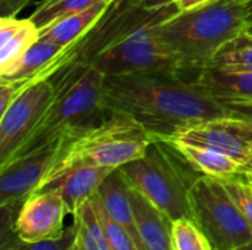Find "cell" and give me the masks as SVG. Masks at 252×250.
<instances>
[{
    "mask_svg": "<svg viewBox=\"0 0 252 250\" xmlns=\"http://www.w3.org/2000/svg\"><path fill=\"white\" fill-rule=\"evenodd\" d=\"M244 112H245V113H251V115H252V106H250L248 109H245Z\"/></svg>",
    "mask_w": 252,
    "mask_h": 250,
    "instance_id": "34",
    "label": "cell"
},
{
    "mask_svg": "<svg viewBox=\"0 0 252 250\" xmlns=\"http://www.w3.org/2000/svg\"><path fill=\"white\" fill-rule=\"evenodd\" d=\"M158 25L137 29L130 37L97 55L90 65L97 68L105 77L151 72L180 74V63L161 40L157 29Z\"/></svg>",
    "mask_w": 252,
    "mask_h": 250,
    "instance_id": "8",
    "label": "cell"
},
{
    "mask_svg": "<svg viewBox=\"0 0 252 250\" xmlns=\"http://www.w3.org/2000/svg\"><path fill=\"white\" fill-rule=\"evenodd\" d=\"M173 250H214L207 236L190 218L173 221Z\"/></svg>",
    "mask_w": 252,
    "mask_h": 250,
    "instance_id": "25",
    "label": "cell"
},
{
    "mask_svg": "<svg viewBox=\"0 0 252 250\" xmlns=\"http://www.w3.org/2000/svg\"><path fill=\"white\" fill-rule=\"evenodd\" d=\"M130 199L143 243V250H173V221L158 208H155L133 186H130Z\"/></svg>",
    "mask_w": 252,
    "mask_h": 250,
    "instance_id": "16",
    "label": "cell"
},
{
    "mask_svg": "<svg viewBox=\"0 0 252 250\" xmlns=\"http://www.w3.org/2000/svg\"><path fill=\"white\" fill-rule=\"evenodd\" d=\"M61 141L35 149L0 167V205L24 203L47 178Z\"/></svg>",
    "mask_w": 252,
    "mask_h": 250,
    "instance_id": "11",
    "label": "cell"
},
{
    "mask_svg": "<svg viewBox=\"0 0 252 250\" xmlns=\"http://www.w3.org/2000/svg\"><path fill=\"white\" fill-rule=\"evenodd\" d=\"M102 106L108 113L136 119L154 140L205 119L242 113L216 99L196 80L185 81L173 72L106 77Z\"/></svg>",
    "mask_w": 252,
    "mask_h": 250,
    "instance_id": "1",
    "label": "cell"
},
{
    "mask_svg": "<svg viewBox=\"0 0 252 250\" xmlns=\"http://www.w3.org/2000/svg\"><path fill=\"white\" fill-rule=\"evenodd\" d=\"M179 12L176 3L149 9L145 6V0H112L96 24L74 44L63 49L47 66L41 80H52L75 65H90L97 55L130 37L137 29L161 24Z\"/></svg>",
    "mask_w": 252,
    "mask_h": 250,
    "instance_id": "6",
    "label": "cell"
},
{
    "mask_svg": "<svg viewBox=\"0 0 252 250\" xmlns=\"http://www.w3.org/2000/svg\"><path fill=\"white\" fill-rule=\"evenodd\" d=\"M161 141H182L211 147L229 155L245 167L252 162V115L242 112L205 119Z\"/></svg>",
    "mask_w": 252,
    "mask_h": 250,
    "instance_id": "10",
    "label": "cell"
},
{
    "mask_svg": "<svg viewBox=\"0 0 252 250\" xmlns=\"http://www.w3.org/2000/svg\"><path fill=\"white\" fill-rule=\"evenodd\" d=\"M109 3L111 1H99L84 10L68 15L56 21L46 29H43L40 35L56 43L62 49H66L68 46L74 44L81 35H84L96 24V21L108 9Z\"/></svg>",
    "mask_w": 252,
    "mask_h": 250,
    "instance_id": "20",
    "label": "cell"
},
{
    "mask_svg": "<svg viewBox=\"0 0 252 250\" xmlns=\"http://www.w3.org/2000/svg\"><path fill=\"white\" fill-rule=\"evenodd\" d=\"M69 250H81V249H80V248H77V246H75V242H74V245L71 246V249Z\"/></svg>",
    "mask_w": 252,
    "mask_h": 250,
    "instance_id": "35",
    "label": "cell"
},
{
    "mask_svg": "<svg viewBox=\"0 0 252 250\" xmlns=\"http://www.w3.org/2000/svg\"><path fill=\"white\" fill-rule=\"evenodd\" d=\"M245 10H247V21H248V27L252 25V0L245 3Z\"/></svg>",
    "mask_w": 252,
    "mask_h": 250,
    "instance_id": "31",
    "label": "cell"
},
{
    "mask_svg": "<svg viewBox=\"0 0 252 250\" xmlns=\"http://www.w3.org/2000/svg\"><path fill=\"white\" fill-rule=\"evenodd\" d=\"M105 78L93 65H75L52 78L56 94L40 124L12 159L102 122L106 113L102 106Z\"/></svg>",
    "mask_w": 252,
    "mask_h": 250,
    "instance_id": "2",
    "label": "cell"
},
{
    "mask_svg": "<svg viewBox=\"0 0 252 250\" xmlns=\"http://www.w3.org/2000/svg\"><path fill=\"white\" fill-rule=\"evenodd\" d=\"M247 31H250V32H252V25H250V27L247 28Z\"/></svg>",
    "mask_w": 252,
    "mask_h": 250,
    "instance_id": "37",
    "label": "cell"
},
{
    "mask_svg": "<svg viewBox=\"0 0 252 250\" xmlns=\"http://www.w3.org/2000/svg\"><path fill=\"white\" fill-rule=\"evenodd\" d=\"M213 1H216V0H176L174 3L177 4L180 12H185V10H192V9L210 4Z\"/></svg>",
    "mask_w": 252,
    "mask_h": 250,
    "instance_id": "29",
    "label": "cell"
},
{
    "mask_svg": "<svg viewBox=\"0 0 252 250\" xmlns=\"http://www.w3.org/2000/svg\"><path fill=\"white\" fill-rule=\"evenodd\" d=\"M176 0H145V6L149 9H158V7H164L168 6L171 3H174Z\"/></svg>",
    "mask_w": 252,
    "mask_h": 250,
    "instance_id": "30",
    "label": "cell"
},
{
    "mask_svg": "<svg viewBox=\"0 0 252 250\" xmlns=\"http://www.w3.org/2000/svg\"><path fill=\"white\" fill-rule=\"evenodd\" d=\"M235 1H239V3H247V1H251V0H235Z\"/></svg>",
    "mask_w": 252,
    "mask_h": 250,
    "instance_id": "36",
    "label": "cell"
},
{
    "mask_svg": "<svg viewBox=\"0 0 252 250\" xmlns=\"http://www.w3.org/2000/svg\"><path fill=\"white\" fill-rule=\"evenodd\" d=\"M247 178H250L252 181V165H245L244 168H242V171H241Z\"/></svg>",
    "mask_w": 252,
    "mask_h": 250,
    "instance_id": "32",
    "label": "cell"
},
{
    "mask_svg": "<svg viewBox=\"0 0 252 250\" xmlns=\"http://www.w3.org/2000/svg\"><path fill=\"white\" fill-rule=\"evenodd\" d=\"M78 224L72 221L62 234V237L55 240H40V242H25L19 237L18 231H9L0 236V250H69L75 242Z\"/></svg>",
    "mask_w": 252,
    "mask_h": 250,
    "instance_id": "24",
    "label": "cell"
},
{
    "mask_svg": "<svg viewBox=\"0 0 252 250\" xmlns=\"http://www.w3.org/2000/svg\"><path fill=\"white\" fill-rule=\"evenodd\" d=\"M250 165H252V162H251V164H250Z\"/></svg>",
    "mask_w": 252,
    "mask_h": 250,
    "instance_id": "38",
    "label": "cell"
},
{
    "mask_svg": "<svg viewBox=\"0 0 252 250\" xmlns=\"http://www.w3.org/2000/svg\"><path fill=\"white\" fill-rule=\"evenodd\" d=\"M207 68L223 72H252V32L242 31L229 40L210 60Z\"/></svg>",
    "mask_w": 252,
    "mask_h": 250,
    "instance_id": "21",
    "label": "cell"
},
{
    "mask_svg": "<svg viewBox=\"0 0 252 250\" xmlns=\"http://www.w3.org/2000/svg\"><path fill=\"white\" fill-rule=\"evenodd\" d=\"M226 190L229 192L230 197L235 200L244 217L248 220V222L252 225V181L247 178L242 172L219 178Z\"/></svg>",
    "mask_w": 252,
    "mask_h": 250,
    "instance_id": "27",
    "label": "cell"
},
{
    "mask_svg": "<svg viewBox=\"0 0 252 250\" xmlns=\"http://www.w3.org/2000/svg\"><path fill=\"white\" fill-rule=\"evenodd\" d=\"M120 169L130 186L171 221L193 220L189 190L201 174L173 146L154 140L143 156L120 167Z\"/></svg>",
    "mask_w": 252,
    "mask_h": 250,
    "instance_id": "5",
    "label": "cell"
},
{
    "mask_svg": "<svg viewBox=\"0 0 252 250\" xmlns=\"http://www.w3.org/2000/svg\"><path fill=\"white\" fill-rule=\"evenodd\" d=\"M152 141L149 131L136 119L109 113L108 119L61 141L56 161L41 186L77 167L120 168L143 156Z\"/></svg>",
    "mask_w": 252,
    "mask_h": 250,
    "instance_id": "4",
    "label": "cell"
},
{
    "mask_svg": "<svg viewBox=\"0 0 252 250\" xmlns=\"http://www.w3.org/2000/svg\"><path fill=\"white\" fill-rule=\"evenodd\" d=\"M30 3H31V0H0V15L1 16H16Z\"/></svg>",
    "mask_w": 252,
    "mask_h": 250,
    "instance_id": "28",
    "label": "cell"
},
{
    "mask_svg": "<svg viewBox=\"0 0 252 250\" xmlns=\"http://www.w3.org/2000/svg\"><path fill=\"white\" fill-rule=\"evenodd\" d=\"M62 50L63 49L61 46L40 35V38L27 52H24L12 65L0 72V80L18 83L24 90V87L32 83L41 81L43 72L61 55Z\"/></svg>",
    "mask_w": 252,
    "mask_h": 250,
    "instance_id": "17",
    "label": "cell"
},
{
    "mask_svg": "<svg viewBox=\"0 0 252 250\" xmlns=\"http://www.w3.org/2000/svg\"><path fill=\"white\" fill-rule=\"evenodd\" d=\"M192 217L214 250L252 243V225L219 178L201 175L189 190Z\"/></svg>",
    "mask_w": 252,
    "mask_h": 250,
    "instance_id": "7",
    "label": "cell"
},
{
    "mask_svg": "<svg viewBox=\"0 0 252 250\" xmlns=\"http://www.w3.org/2000/svg\"><path fill=\"white\" fill-rule=\"evenodd\" d=\"M74 221L78 224L75 237L77 248L81 250H112L92 199L83 205L80 212L74 217Z\"/></svg>",
    "mask_w": 252,
    "mask_h": 250,
    "instance_id": "22",
    "label": "cell"
},
{
    "mask_svg": "<svg viewBox=\"0 0 252 250\" xmlns=\"http://www.w3.org/2000/svg\"><path fill=\"white\" fill-rule=\"evenodd\" d=\"M96 194L108 215L131 236L139 249L143 250V243L130 199V184L123 171L120 168H115L105 178Z\"/></svg>",
    "mask_w": 252,
    "mask_h": 250,
    "instance_id": "14",
    "label": "cell"
},
{
    "mask_svg": "<svg viewBox=\"0 0 252 250\" xmlns=\"http://www.w3.org/2000/svg\"><path fill=\"white\" fill-rule=\"evenodd\" d=\"M56 85L52 80L32 83L0 115V167L7 164L47 112Z\"/></svg>",
    "mask_w": 252,
    "mask_h": 250,
    "instance_id": "9",
    "label": "cell"
},
{
    "mask_svg": "<svg viewBox=\"0 0 252 250\" xmlns=\"http://www.w3.org/2000/svg\"><path fill=\"white\" fill-rule=\"evenodd\" d=\"M165 143L173 146L186 159V162L201 175L224 178L239 174L244 168L242 164H239L229 155L211 147L182 143V141H165Z\"/></svg>",
    "mask_w": 252,
    "mask_h": 250,
    "instance_id": "19",
    "label": "cell"
},
{
    "mask_svg": "<svg viewBox=\"0 0 252 250\" xmlns=\"http://www.w3.org/2000/svg\"><path fill=\"white\" fill-rule=\"evenodd\" d=\"M230 250H252V243H248V245H244V246H239V248H235V249Z\"/></svg>",
    "mask_w": 252,
    "mask_h": 250,
    "instance_id": "33",
    "label": "cell"
},
{
    "mask_svg": "<svg viewBox=\"0 0 252 250\" xmlns=\"http://www.w3.org/2000/svg\"><path fill=\"white\" fill-rule=\"evenodd\" d=\"M92 203H93V208L105 228V233L108 236V240H109L112 250H140L134 243V240L131 239V236L108 215V212L105 211L97 194H94L92 197Z\"/></svg>",
    "mask_w": 252,
    "mask_h": 250,
    "instance_id": "26",
    "label": "cell"
},
{
    "mask_svg": "<svg viewBox=\"0 0 252 250\" xmlns=\"http://www.w3.org/2000/svg\"><path fill=\"white\" fill-rule=\"evenodd\" d=\"M196 81L216 99L244 112L252 106V72H223L213 68L198 71Z\"/></svg>",
    "mask_w": 252,
    "mask_h": 250,
    "instance_id": "15",
    "label": "cell"
},
{
    "mask_svg": "<svg viewBox=\"0 0 252 250\" xmlns=\"http://www.w3.org/2000/svg\"><path fill=\"white\" fill-rule=\"evenodd\" d=\"M40 34V28L30 18L0 16V72L27 52Z\"/></svg>",
    "mask_w": 252,
    "mask_h": 250,
    "instance_id": "18",
    "label": "cell"
},
{
    "mask_svg": "<svg viewBox=\"0 0 252 250\" xmlns=\"http://www.w3.org/2000/svg\"><path fill=\"white\" fill-rule=\"evenodd\" d=\"M115 168L96 167V165L77 167L61 174L52 181L46 183L37 192L49 190L58 193L65 202L68 214L75 217L83 208V205L97 193L105 178Z\"/></svg>",
    "mask_w": 252,
    "mask_h": 250,
    "instance_id": "13",
    "label": "cell"
},
{
    "mask_svg": "<svg viewBox=\"0 0 252 250\" xmlns=\"http://www.w3.org/2000/svg\"><path fill=\"white\" fill-rule=\"evenodd\" d=\"M65 215H68L62 197L49 190L32 193L22 205L18 220L16 231L25 242L55 240L62 237L66 227H63Z\"/></svg>",
    "mask_w": 252,
    "mask_h": 250,
    "instance_id": "12",
    "label": "cell"
},
{
    "mask_svg": "<svg viewBox=\"0 0 252 250\" xmlns=\"http://www.w3.org/2000/svg\"><path fill=\"white\" fill-rule=\"evenodd\" d=\"M99 1L112 0H43L30 15V19L40 28V31H43L56 21L84 10Z\"/></svg>",
    "mask_w": 252,
    "mask_h": 250,
    "instance_id": "23",
    "label": "cell"
},
{
    "mask_svg": "<svg viewBox=\"0 0 252 250\" xmlns=\"http://www.w3.org/2000/svg\"><path fill=\"white\" fill-rule=\"evenodd\" d=\"M247 28L245 3L235 0H216L179 12L157 27L161 40L177 57L182 71L207 68L214 55Z\"/></svg>",
    "mask_w": 252,
    "mask_h": 250,
    "instance_id": "3",
    "label": "cell"
}]
</instances>
